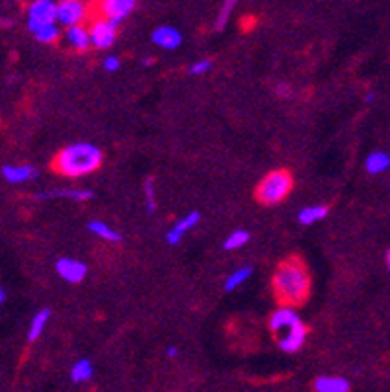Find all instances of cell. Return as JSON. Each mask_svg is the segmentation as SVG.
Returning a JSON list of instances; mask_svg holds the SVG:
<instances>
[{
  "mask_svg": "<svg viewBox=\"0 0 390 392\" xmlns=\"http://www.w3.org/2000/svg\"><path fill=\"white\" fill-rule=\"evenodd\" d=\"M271 285H273V293L281 305L298 307L308 299L312 279H310V271L303 259L287 258L283 259L278 269L273 271Z\"/></svg>",
  "mask_w": 390,
  "mask_h": 392,
  "instance_id": "obj_1",
  "label": "cell"
},
{
  "mask_svg": "<svg viewBox=\"0 0 390 392\" xmlns=\"http://www.w3.org/2000/svg\"><path fill=\"white\" fill-rule=\"evenodd\" d=\"M103 162V153L94 143H71L53 158V170L65 178H84L94 174Z\"/></svg>",
  "mask_w": 390,
  "mask_h": 392,
  "instance_id": "obj_2",
  "label": "cell"
},
{
  "mask_svg": "<svg viewBox=\"0 0 390 392\" xmlns=\"http://www.w3.org/2000/svg\"><path fill=\"white\" fill-rule=\"evenodd\" d=\"M293 189V176L287 170H273L257 184L256 199L264 205H278Z\"/></svg>",
  "mask_w": 390,
  "mask_h": 392,
  "instance_id": "obj_3",
  "label": "cell"
},
{
  "mask_svg": "<svg viewBox=\"0 0 390 392\" xmlns=\"http://www.w3.org/2000/svg\"><path fill=\"white\" fill-rule=\"evenodd\" d=\"M92 6L83 0H61L57 2V26L59 28H76V26H86L84 22L90 20Z\"/></svg>",
  "mask_w": 390,
  "mask_h": 392,
  "instance_id": "obj_4",
  "label": "cell"
},
{
  "mask_svg": "<svg viewBox=\"0 0 390 392\" xmlns=\"http://www.w3.org/2000/svg\"><path fill=\"white\" fill-rule=\"evenodd\" d=\"M26 24L31 33L57 24V2L53 0H33L26 8Z\"/></svg>",
  "mask_w": 390,
  "mask_h": 392,
  "instance_id": "obj_5",
  "label": "cell"
},
{
  "mask_svg": "<svg viewBox=\"0 0 390 392\" xmlns=\"http://www.w3.org/2000/svg\"><path fill=\"white\" fill-rule=\"evenodd\" d=\"M96 8L100 10V18L119 26L133 14L137 2L135 0H102L96 4Z\"/></svg>",
  "mask_w": 390,
  "mask_h": 392,
  "instance_id": "obj_6",
  "label": "cell"
},
{
  "mask_svg": "<svg viewBox=\"0 0 390 392\" xmlns=\"http://www.w3.org/2000/svg\"><path fill=\"white\" fill-rule=\"evenodd\" d=\"M88 31H90V43L96 49H110L117 40V26L100 16L88 24Z\"/></svg>",
  "mask_w": 390,
  "mask_h": 392,
  "instance_id": "obj_7",
  "label": "cell"
},
{
  "mask_svg": "<svg viewBox=\"0 0 390 392\" xmlns=\"http://www.w3.org/2000/svg\"><path fill=\"white\" fill-rule=\"evenodd\" d=\"M55 271L59 273V278L71 285L83 283L86 275H88V266L83 259L76 258H59L55 262Z\"/></svg>",
  "mask_w": 390,
  "mask_h": 392,
  "instance_id": "obj_8",
  "label": "cell"
},
{
  "mask_svg": "<svg viewBox=\"0 0 390 392\" xmlns=\"http://www.w3.org/2000/svg\"><path fill=\"white\" fill-rule=\"evenodd\" d=\"M307 336H308L307 324L300 320V322H297L293 328H289V330H285L283 334H279L278 336L279 350L285 351V353H297V351L305 346Z\"/></svg>",
  "mask_w": 390,
  "mask_h": 392,
  "instance_id": "obj_9",
  "label": "cell"
},
{
  "mask_svg": "<svg viewBox=\"0 0 390 392\" xmlns=\"http://www.w3.org/2000/svg\"><path fill=\"white\" fill-rule=\"evenodd\" d=\"M151 40L156 47L164 49V51H174L178 49L182 42H184V35L182 31L170 26V24H162V26H156L151 33Z\"/></svg>",
  "mask_w": 390,
  "mask_h": 392,
  "instance_id": "obj_10",
  "label": "cell"
},
{
  "mask_svg": "<svg viewBox=\"0 0 390 392\" xmlns=\"http://www.w3.org/2000/svg\"><path fill=\"white\" fill-rule=\"evenodd\" d=\"M199 221H201V213H199V211H189V213H185L184 217L178 219L174 225L168 228V232H166V242L172 244V246L180 244V242L184 240L185 235L199 225Z\"/></svg>",
  "mask_w": 390,
  "mask_h": 392,
  "instance_id": "obj_11",
  "label": "cell"
},
{
  "mask_svg": "<svg viewBox=\"0 0 390 392\" xmlns=\"http://www.w3.org/2000/svg\"><path fill=\"white\" fill-rule=\"evenodd\" d=\"M297 322H300V316L295 310V307H287V305H281L278 310H273V314L269 316V330L271 334H283L289 328H293Z\"/></svg>",
  "mask_w": 390,
  "mask_h": 392,
  "instance_id": "obj_12",
  "label": "cell"
},
{
  "mask_svg": "<svg viewBox=\"0 0 390 392\" xmlns=\"http://www.w3.org/2000/svg\"><path fill=\"white\" fill-rule=\"evenodd\" d=\"M2 178L8 184H26L37 178V170L33 164H4Z\"/></svg>",
  "mask_w": 390,
  "mask_h": 392,
  "instance_id": "obj_13",
  "label": "cell"
},
{
  "mask_svg": "<svg viewBox=\"0 0 390 392\" xmlns=\"http://www.w3.org/2000/svg\"><path fill=\"white\" fill-rule=\"evenodd\" d=\"M62 37H65V43L74 49V51H88L90 47H92V43H90V31H88V26H76V28H69V30H65L62 33Z\"/></svg>",
  "mask_w": 390,
  "mask_h": 392,
  "instance_id": "obj_14",
  "label": "cell"
},
{
  "mask_svg": "<svg viewBox=\"0 0 390 392\" xmlns=\"http://www.w3.org/2000/svg\"><path fill=\"white\" fill-rule=\"evenodd\" d=\"M312 389L314 392H349L351 382L339 375H322L319 379H314Z\"/></svg>",
  "mask_w": 390,
  "mask_h": 392,
  "instance_id": "obj_15",
  "label": "cell"
},
{
  "mask_svg": "<svg viewBox=\"0 0 390 392\" xmlns=\"http://www.w3.org/2000/svg\"><path fill=\"white\" fill-rule=\"evenodd\" d=\"M37 199H71V201H88L92 199L90 189H80V187H71V189H53L45 194H37Z\"/></svg>",
  "mask_w": 390,
  "mask_h": 392,
  "instance_id": "obj_16",
  "label": "cell"
},
{
  "mask_svg": "<svg viewBox=\"0 0 390 392\" xmlns=\"http://www.w3.org/2000/svg\"><path fill=\"white\" fill-rule=\"evenodd\" d=\"M390 168V155L384 151H373L367 158H365V170L371 176L384 174Z\"/></svg>",
  "mask_w": 390,
  "mask_h": 392,
  "instance_id": "obj_17",
  "label": "cell"
},
{
  "mask_svg": "<svg viewBox=\"0 0 390 392\" xmlns=\"http://www.w3.org/2000/svg\"><path fill=\"white\" fill-rule=\"evenodd\" d=\"M49 318H51V310L49 309H40L33 318L30 322V328H28V340L30 341H37L43 336V332L49 324Z\"/></svg>",
  "mask_w": 390,
  "mask_h": 392,
  "instance_id": "obj_18",
  "label": "cell"
},
{
  "mask_svg": "<svg viewBox=\"0 0 390 392\" xmlns=\"http://www.w3.org/2000/svg\"><path fill=\"white\" fill-rule=\"evenodd\" d=\"M326 217H328V207L326 205H308L303 207V209L298 211L297 221L300 225H305V227H310V225H314V223L324 221Z\"/></svg>",
  "mask_w": 390,
  "mask_h": 392,
  "instance_id": "obj_19",
  "label": "cell"
},
{
  "mask_svg": "<svg viewBox=\"0 0 390 392\" xmlns=\"http://www.w3.org/2000/svg\"><path fill=\"white\" fill-rule=\"evenodd\" d=\"M94 377V365L88 357H80L76 361L72 363L71 367V381L74 384H83V382H88Z\"/></svg>",
  "mask_w": 390,
  "mask_h": 392,
  "instance_id": "obj_20",
  "label": "cell"
},
{
  "mask_svg": "<svg viewBox=\"0 0 390 392\" xmlns=\"http://www.w3.org/2000/svg\"><path fill=\"white\" fill-rule=\"evenodd\" d=\"M88 230L92 232L94 237L102 238L105 242H121V235L119 230H115L113 227H110L105 221H100V219H94L88 223Z\"/></svg>",
  "mask_w": 390,
  "mask_h": 392,
  "instance_id": "obj_21",
  "label": "cell"
},
{
  "mask_svg": "<svg viewBox=\"0 0 390 392\" xmlns=\"http://www.w3.org/2000/svg\"><path fill=\"white\" fill-rule=\"evenodd\" d=\"M250 278H252V268H250V266H242V268L235 269V271L225 279V291L230 293V291L238 289V287L244 285Z\"/></svg>",
  "mask_w": 390,
  "mask_h": 392,
  "instance_id": "obj_22",
  "label": "cell"
},
{
  "mask_svg": "<svg viewBox=\"0 0 390 392\" xmlns=\"http://www.w3.org/2000/svg\"><path fill=\"white\" fill-rule=\"evenodd\" d=\"M248 242H250V232H248L246 228H235V230L225 238L223 248H225V250H238V248L246 246Z\"/></svg>",
  "mask_w": 390,
  "mask_h": 392,
  "instance_id": "obj_23",
  "label": "cell"
},
{
  "mask_svg": "<svg viewBox=\"0 0 390 392\" xmlns=\"http://www.w3.org/2000/svg\"><path fill=\"white\" fill-rule=\"evenodd\" d=\"M33 35H35V40L43 43V45H51V43L59 42V37H61V28H59L57 24H51V26L43 28V30H40L37 33H33Z\"/></svg>",
  "mask_w": 390,
  "mask_h": 392,
  "instance_id": "obj_24",
  "label": "cell"
},
{
  "mask_svg": "<svg viewBox=\"0 0 390 392\" xmlns=\"http://www.w3.org/2000/svg\"><path fill=\"white\" fill-rule=\"evenodd\" d=\"M144 207H146V213L156 211V186H154L153 178H146L144 182Z\"/></svg>",
  "mask_w": 390,
  "mask_h": 392,
  "instance_id": "obj_25",
  "label": "cell"
},
{
  "mask_svg": "<svg viewBox=\"0 0 390 392\" xmlns=\"http://www.w3.org/2000/svg\"><path fill=\"white\" fill-rule=\"evenodd\" d=\"M232 10H235V2L232 0H228V2H223L221 4V10H219V14H217L215 18V28L219 31L225 30L226 24H228V20H230V14H232Z\"/></svg>",
  "mask_w": 390,
  "mask_h": 392,
  "instance_id": "obj_26",
  "label": "cell"
},
{
  "mask_svg": "<svg viewBox=\"0 0 390 392\" xmlns=\"http://www.w3.org/2000/svg\"><path fill=\"white\" fill-rule=\"evenodd\" d=\"M213 69V61L207 59V57H201L189 65V74H195V76H201V74H207Z\"/></svg>",
  "mask_w": 390,
  "mask_h": 392,
  "instance_id": "obj_27",
  "label": "cell"
},
{
  "mask_svg": "<svg viewBox=\"0 0 390 392\" xmlns=\"http://www.w3.org/2000/svg\"><path fill=\"white\" fill-rule=\"evenodd\" d=\"M102 67H103V71H108V73H115V71H119L121 61H119V57L110 55V57H105V59H103Z\"/></svg>",
  "mask_w": 390,
  "mask_h": 392,
  "instance_id": "obj_28",
  "label": "cell"
},
{
  "mask_svg": "<svg viewBox=\"0 0 390 392\" xmlns=\"http://www.w3.org/2000/svg\"><path fill=\"white\" fill-rule=\"evenodd\" d=\"M275 94H278L279 98H291V96H293V88H291V84L279 83L278 86H275Z\"/></svg>",
  "mask_w": 390,
  "mask_h": 392,
  "instance_id": "obj_29",
  "label": "cell"
},
{
  "mask_svg": "<svg viewBox=\"0 0 390 392\" xmlns=\"http://www.w3.org/2000/svg\"><path fill=\"white\" fill-rule=\"evenodd\" d=\"M178 353H180V350H178L176 346H168V348H166V355H168V357H172V359L178 357Z\"/></svg>",
  "mask_w": 390,
  "mask_h": 392,
  "instance_id": "obj_30",
  "label": "cell"
},
{
  "mask_svg": "<svg viewBox=\"0 0 390 392\" xmlns=\"http://www.w3.org/2000/svg\"><path fill=\"white\" fill-rule=\"evenodd\" d=\"M365 102H369V103L375 102V94H373V92L365 94Z\"/></svg>",
  "mask_w": 390,
  "mask_h": 392,
  "instance_id": "obj_31",
  "label": "cell"
},
{
  "mask_svg": "<svg viewBox=\"0 0 390 392\" xmlns=\"http://www.w3.org/2000/svg\"><path fill=\"white\" fill-rule=\"evenodd\" d=\"M4 300H6V293H4V289L0 287V305H2Z\"/></svg>",
  "mask_w": 390,
  "mask_h": 392,
  "instance_id": "obj_32",
  "label": "cell"
},
{
  "mask_svg": "<svg viewBox=\"0 0 390 392\" xmlns=\"http://www.w3.org/2000/svg\"><path fill=\"white\" fill-rule=\"evenodd\" d=\"M384 262H387V268H389V271H390V250L387 252V256H384Z\"/></svg>",
  "mask_w": 390,
  "mask_h": 392,
  "instance_id": "obj_33",
  "label": "cell"
}]
</instances>
